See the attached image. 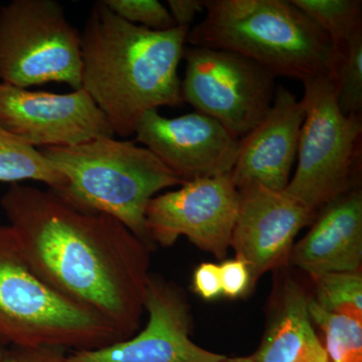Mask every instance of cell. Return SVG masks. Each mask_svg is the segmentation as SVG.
Returning <instances> with one entry per match:
<instances>
[{
  "label": "cell",
  "instance_id": "44dd1931",
  "mask_svg": "<svg viewBox=\"0 0 362 362\" xmlns=\"http://www.w3.org/2000/svg\"><path fill=\"white\" fill-rule=\"evenodd\" d=\"M319 306L340 315L362 321V277L358 272L329 273L316 279Z\"/></svg>",
  "mask_w": 362,
  "mask_h": 362
},
{
  "label": "cell",
  "instance_id": "277c9868",
  "mask_svg": "<svg viewBox=\"0 0 362 362\" xmlns=\"http://www.w3.org/2000/svg\"><path fill=\"white\" fill-rule=\"evenodd\" d=\"M40 151L65 176V189L58 192L64 199L84 211L108 214L153 247L145 221L147 206L161 190L183 182L150 150L103 137Z\"/></svg>",
  "mask_w": 362,
  "mask_h": 362
},
{
  "label": "cell",
  "instance_id": "9c48e42d",
  "mask_svg": "<svg viewBox=\"0 0 362 362\" xmlns=\"http://www.w3.org/2000/svg\"><path fill=\"white\" fill-rule=\"evenodd\" d=\"M239 206L230 175L188 181L149 202L145 221L150 242L168 247L185 235L221 259L230 246Z\"/></svg>",
  "mask_w": 362,
  "mask_h": 362
},
{
  "label": "cell",
  "instance_id": "603a6c76",
  "mask_svg": "<svg viewBox=\"0 0 362 362\" xmlns=\"http://www.w3.org/2000/svg\"><path fill=\"white\" fill-rule=\"evenodd\" d=\"M223 295L232 299L244 296L252 287L251 274L242 259H226L220 266Z\"/></svg>",
  "mask_w": 362,
  "mask_h": 362
},
{
  "label": "cell",
  "instance_id": "ba28073f",
  "mask_svg": "<svg viewBox=\"0 0 362 362\" xmlns=\"http://www.w3.org/2000/svg\"><path fill=\"white\" fill-rule=\"evenodd\" d=\"M183 102L221 123L238 139L256 127L270 110L275 76L252 59L225 49L185 47Z\"/></svg>",
  "mask_w": 362,
  "mask_h": 362
},
{
  "label": "cell",
  "instance_id": "4316f807",
  "mask_svg": "<svg viewBox=\"0 0 362 362\" xmlns=\"http://www.w3.org/2000/svg\"><path fill=\"white\" fill-rule=\"evenodd\" d=\"M221 362H254L251 357H233V358H226Z\"/></svg>",
  "mask_w": 362,
  "mask_h": 362
},
{
  "label": "cell",
  "instance_id": "52a82bcc",
  "mask_svg": "<svg viewBox=\"0 0 362 362\" xmlns=\"http://www.w3.org/2000/svg\"><path fill=\"white\" fill-rule=\"evenodd\" d=\"M0 80L26 88L49 82L82 88L81 33L54 0L0 6Z\"/></svg>",
  "mask_w": 362,
  "mask_h": 362
},
{
  "label": "cell",
  "instance_id": "7c38bea8",
  "mask_svg": "<svg viewBox=\"0 0 362 362\" xmlns=\"http://www.w3.org/2000/svg\"><path fill=\"white\" fill-rule=\"evenodd\" d=\"M136 140L183 183L232 173L240 139L211 117L194 112L166 118L146 112L136 126Z\"/></svg>",
  "mask_w": 362,
  "mask_h": 362
},
{
  "label": "cell",
  "instance_id": "5bb4252c",
  "mask_svg": "<svg viewBox=\"0 0 362 362\" xmlns=\"http://www.w3.org/2000/svg\"><path fill=\"white\" fill-rule=\"evenodd\" d=\"M304 118L303 101L284 86L276 88L270 110L240 139L239 153L230 173L238 189L251 183L278 192L287 187Z\"/></svg>",
  "mask_w": 362,
  "mask_h": 362
},
{
  "label": "cell",
  "instance_id": "d4e9b609",
  "mask_svg": "<svg viewBox=\"0 0 362 362\" xmlns=\"http://www.w3.org/2000/svg\"><path fill=\"white\" fill-rule=\"evenodd\" d=\"M194 291L204 300H214L223 296L220 266L202 263L195 269L192 279Z\"/></svg>",
  "mask_w": 362,
  "mask_h": 362
},
{
  "label": "cell",
  "instance_id": "ac0fdd59",
  "mask_svg": "<svg viewBox=\"0 0 362 362\" xmlns=\"http://www.w3.org/2000/svg\"><path fill=\"white\" fill-rule=\"evenodd\" d=\"M334 49L330 78L338 108L345 116H362V30Z\"/></svg>",
  "mask_w": 362,
  "mask_h": 362
},
{
  "label": "cell",
  "instance_id": "8992f818",
  "mask_svg": "<svg viewBox=\"0 0 362 362\" xmlns=\"http://www.w3.org/2000/svg\"><path fill=\"white\" fill-rule=\"evenodd\" d=\"M303 84L305 118L297 168L284 192L318 214L324 206L357 187L362 159V116L342 114L329 76Z\"/></svg>",
  "mask_w": 362,
  "mask_h": 362
},
{
  "label": "cell",
  "instance_id": "7402d4cb",
  "mask_svg": "<svg viewBox=\"0 0 362 362\" xmlns=\"http://www.w3.org/2000/svg\"><path fill=\"white\" fill-rule=\"evenodd\" d=\"M112 13L132 25L151 30L176 28L168 7L157 0H103Z\"/></svg>",
  "mask_w": 362,
  "mask_h": 362
},
{
  "label": "cell",
  "instance_id": "8fae6325",
  "mask_svg": "<svg viewBox=\"0 0 362 362\" xmlns=\"http://www.w3.org/2000/svg\"><path fill=\"white\" fill-rule=\"evenodd\" d=\"M144 310L148 321L138 334L101 349L71 351L66 362H221L226 358L192 341L189 305L177 286L150 276Z\"/></svg>",
  "mask_w": 362,
  "mask_h": 362
},
{
  "label": "cell",
  "instance_id": "2e32d148",
  "mask_svg": "<svg viewBox=\"0 0 362 362\" xmlns=\"http://www.w3.org/2000/svg\"><path fill=\"white\" fill-rule=\"evenodd\" d=\"M303 288L293 280L285 283L277 308L256 354L254 362H329L317 337Z\"/></svg>",
  "mask_w": 362,
  "mask_h": 362
},
{
  "label": "cell",
  "instance_id": "5b68a950",
  "mask_svg": "<svg viewBox=\"0 0 362 362\" xmlns=\"http://www.w3.org/2000/svg\"><path fill=\"white\" fill-rule=\"evenodd\" d=\"M123 340L101 317L33 272L8 225H0V346L93 350Z\"/></svg>",
  "mask_w": 362,
  "mask_h": 362
},
{
  "label": "cell",
  "instance_id": "ffe728a7",
  "mask_svg": "<svg viewBox=\"0 0 362 362\" xmlns=\"http://www.w3.org/2000/svg\"><path fill=\"white\" fill-rule=\"evenodd\" d=\"M329 37L333 47L344 44L362 30L361 0H291Z\"/></svg>",
  "mask_w": 362,
  "mask_h": 362
},
{
  "label": "cell",
  "instance_id": "6da1fadb",
  "mask_svg": "<svg viewBox=\"0 0 362 362\" xmlns=\"http://www.w3.org/2000/svg\"><path fill=\"white\" fill-rule=\"evenodd\" d=\"M28 265L54 291L101 317L123 339L144 312L150 250L108 214L54 190L14 183L0 199Z\"/></svg>",
  "mask_w": 362,
  "mask_h": 362
},
{
  "label": "cell",
  "instance_id": "e0dca14e",
  "mask_svg": "<svg viewBox=\"0 0 362 362\" xmlns=\"http://www.w3.org/2000/svg\"><path fill=\"white\" fill-rule=\"evenodd\" d=\"M23 180L44 182L56 192H63L66 185L65 176L40 150L0 126V182Z\"/></svg>",
  "mask_w": 362,
  "mask_h": 362
},
{
  "label": "cell",
  "instance_id": "3957f363",
  "mask_svg": "<svg viewBox=\"0 0 362 362\" xmlns=\"http://www.w3.org/2000/svg\"><path fill=\"white\" fill-rule=\"evenodd\" d=\"M204 11L187 33L192 47L237 52L275 77H330L332 42L291 0H204Z\"/></svg>",
  "mask_w": 362,
  "mask_h": 362
},
{
  "label": "cell",
  "instance_id": "d6986e66",
  "mask_svg": "<svg viewBox=\"0 0 362 362\" xmlns=\"http://www.w3.org/2000/svg\"><path fill=\"white\" fill-rule=\"evenodd\" d=\"M312 322L322 331L328 358L332 362H362V321L325 310L308 300Z\"/></svg>",
  "mask_w": 362,
  "mask_h": 362
},
{
  "label": "cell",
  "instance_id": "9a60e30c",
  "mask_svg": "<svg viewBox=\"0 0 362 362\" xmlns=\"http://www.w3.org/2000/svg\"><path fill=\"white\" fill-rule=\"evenodd\" d=\"M317 214L308 233L293 246L289 263L318 279L358 272L362 262V192L340 195Z\"/></svg>",
  "mask_w": 362,
  "mask_h": 362
},
{
  "label": "cell",
  "instance_id": "7a4b0ae2",
  "mask_svg": "<svg viewBox=\"0 0 362 362\" xmlns=\"http://www.w3.org/2000/svg\"><path fill=\"white\" fill-rule=\"evenodd\" d=\"M190 28L151 30L132 25L96 2L81 33L82 89L110 123L114 134H134L141 117L180 106L178 66Z\"/></svg>",
  "mask_w": 362,
  "mask_h": 362
},
{
  "label": "cell",
  "instance_id": "cb8c5ba5",
  "mask_svg": "<svg viewBox=\"0 0 362 362\" xmlns=\"http://www.w3.org/2000/svg\"><path fill=\"white\" fill-rule=\"evenodd\" d=\"M66 356L54 347L0 346V362H66Z\"/></svg>",
  "mask_w": 362,
  "mask_h": 362
},
{
  "label": "cell",
  "instance_id": "30bf717a",
  "mask_svg": "<svg viewBox=\"0 0 362 362\" xmlns=\"http://www.w3.org/2000/svg\"><path fill=\"white\" fill-rule=\"evenodd\" d=\"M0 126L28 144L44 148L77 146L115 135L82 88L59 95L0 83Z\"/></svg>",
  "mask_w": 362,
  "mask_h": 362
},
{
  "label": "cell",
  "instance_id": "4fadbf2b",
  "mask_svg": "<svg viewBox=\"0 0 362 362\" xmlns=\"http://www.w3.org/2000/svg\"><path fill=\"white\" fill-rule=\"evenodd\" d=\"M240 206L230 247L247 264L252 287L267 272L289 262L298 233L313 223L317 214L284 190L258 183L239 188Z\"/></svg>",
  "mask_w": 362,
  "mask_h": 362
},
{
  "label": "cell",
  "instance_id": "484cf974",
  "mask_svg": "<svg viewBox=\"0 0 362 362\" xmlns=\"http://www.w3.org/2000/svg\"><path fill=\"white\" fill-rule=\"evenodd\" d=\"M168 6L176 26L190 28L195 16L204 11V0H168Z\"/></svg>",
  "mask_w": 362,
  "mask_h": 362
}]
</instances>
